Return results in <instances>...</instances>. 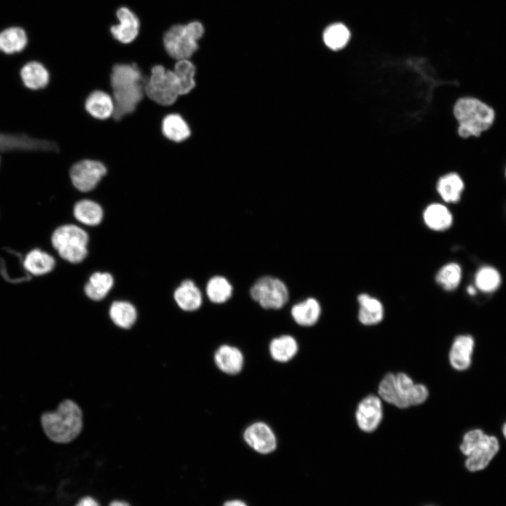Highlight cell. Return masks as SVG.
Returning a JSON list of instances; mask_svg holds the SVG:
<instances>
[{"label": "cell", "mask_w": 506, "mask_h": 506, "mask_svg": "<svg viewBox=\"0 0 506 506\" xmlns=\"http://www.w3.org/2000/svg\"><path fill=\"white\" fill-rule=\"evenodd\" d=\"M148 76L136 63H118L112 66L110 93L115 103L112 117L115 121L133 114L145 98V85Z\"/></svg>", "instance_id": "6da1fadb"}, {"label": "cell", "mask_w": 506, "mask_h": 506, "mask_svg": "<svg viewBox=\"0 0 506 506\" xmlns=\"http://www.w3.org/2000/svg\"><path fill=\"white\" fill-rule=\"evenodd\" d=\"M452 115L456 124V134L462 140L481 138L493 127L497 119L495 108L473 95L456 98L452 106Z\"/></svg>", "instance_id": "7a4b0ae2"}, {"label": "cell", "mask_w": 506, "mask_h": 506, "mask_svg": "<svg viewBox=\"0 0 506 506\" xmlns=\"http://www.w3.org/2000/svg\"><path fill=\"white\" fill-rule=\"evenodd\" d=\"M377 395L389 404L397 408L406 409L422 405L428 398L427 386L416 383L406 372H388L380 380Z\"/></svg>", "instance_id": "3957f363"}, {"label": "cell", "mask_w": 506, "mask_h": 506, "mask_svg": "<svg viewBox=\"0 0 506 506\" xmlns=\"http://www.w3.org/2000/svg\"><path fill=\"white\" fill-rule=\"evenodd\" d=\"M41 422L50 440L65 443L79 434L82 429V413L76 403L67 399L60 403L56 411L44 413Z\"/></svg>", "instance_id": "277c9868"}, {"label": "cell", "mask_w": 506, "mask_h": 506, "mask_svg": "<svg viewBox=\"0 0 506 506\" xmlns=\"http://www.w3.org/2000/svg\"><path fill=\"white\" fill-rule=\"evenodd\" d=\"M145 98L154 103L170 108L181 96L179 81L171 68L157 64L150 71L145 85Z\"/></svg>", "instance_id": "5b68a950"}, {"label": "cell", "mask_w": 506, "mask_h": 506, "mask_svg": "<svg viewBox=\"0 0 506 506\" xmlns=\"http://www.w3.org/2000/svg\"><path fill=\"white\" fill-rule=\"evenodd\" d=\"M461 452L467 458L465 467L472 472L485 469L499 450L498 439L480 429L467 432L460 446Z\"/></svg>", "instance_id": "8992f818"}, {"label": "cell", "mask_w": 506, "mask_h": 506, "mask_svg": "<svg viewBox=\"0 0 506 506\" xmlns=\"http://www.w3.org/2000/svg\"><path fill=\"white\" fill-rule=\"evenodd\" d=\"M204 34L203 25L197 21L175 25L163 36L164 48L174 60L190 59L198 48L197 41Z\"/></svg>", "instance_id": "52a82bcc"}, {"label": "cell", "mask_w": 506, "mask_h": 506, "mask_svg": "<svg viewBox=\"0 0 506 506\" xmlns=\"http://www.w3.org/2000/svg\"><path fill=\"white\" fill-rule=\"evenodd\" d=\"M89 235L82 228L73 225H63L52 234L51 243L59 256L72 264L83 261L87 254Z\"/></svg>", "instance_id": "ba28073f"}, {"label": "cell", "mask_w": 506, "mask_h": 506, "mask_svg": "<svg viewBox=\"0 0 506 506\" xmlns=\"http://www.w3.org/2000/svg\"><path fill=\"white\" fill-rule=\"evenodd\" d=\"M108 172V167L103 162L86 158L71 166L69 178L76 190L82 193H88L97 187Z\"/></svg>", "instance_id": "9c48e42d"}, {"label": "cell", "mask_w": 506, "mask_h": 506, "mask_svg": "<svg viewBox=\"0 0 506 506\" xmlns=\"http://www.w3.org/2000/svg\"><path fill=\"white\" fill-rule=\"evenodd\" d=\"M250 295L261 307L266 309H281L289 298L285 284L271 276L259 278L252 286Z\"/></svg>", "instance_id": "30bf717a"}, {"label": "cell", "mask_w": 506, "mask_h": 506, "mask_svg": "<svg viewBox=\"0 0 506 506\" xmlns=\"http://www.w3.org/2000/svg\"><path fill=\"white\" fill-rule=\"evenodd\" d=\"M384 416L382 400L378 395L368 394L358 403L355 411L356 423L365 433L375 432Z\"/></svg>", "instance_id": "8fae6325"}, {"label": "cell", "mask_w": 506, "mask_h": 506, "mask_svg": "<svg viewBox=\"0 0 506 506\" xmlns=\"http://www.w3.org/2000/svg\"><path fill=\"white\" fill-rule=\"evenodd\" d=\"M246 443L261 454H269L277 446L275 433L266 423L256 422L249 425L243 432Z\"/></svg>", "instance_id": "7c38bea8"}, {"label": "cell", "mask_w": 506, "mask_h": 506, "mask_svg": "<svg viewBox=\"0 0 506 506\" xmlns=\"http://www.w3.org/2000/svg\"><path fill=\"white\" fill-rule=\"evenodd\" d=\"M119 24L110 28L113 38L123 44L133 42L139 33L140 22L138 17L129 8L121 7L117 11Z\"/></svg>", "instance_id": "4fadbf2b"}, {"label": "cell", "mask_w": 506, "mask_h": 506, "mask_svg": "<svg viewBox=\"0 0 506 506\" xmlns=\"http://www.w3.org/2000/svg\"><path fill=\"white\" fill-rule=\"evenodd\" d=\"M84 106L90 117L99 121L111 119L115 111V103L111 94L100 89L91 91L86 96Z\"/></svg>", "instance_id": "5bb4252c"}, {"label": "cell", "mask_w": 506, "mask_h": 506, "mask_svg": "<svg viewBox=\"0 0 506 506\" xmlns=\"http://www.w3.org/2000/svg\"><path fill=\"white\" fill-rule=\"evenodd\" d=\"M436 188L441 199L447 203H458L465 189L461 174L455 171H448L437 180Z\"/></svg>", "instance_id": "9a60e30c"}, {"label": "cell", "mask_w": 506, "mask_h": 506, "mask_svg": "<svg viewBox=\"0 0 506 506\" xmlns=\"http://www.w3.org/2000/svg\"><path fill=\"white\" fill-rule=\"evenodd\" d=\"M214 363L223 372L235 375L240 373L244 365V356L237 347L223 344L214 353Z\"/></svg>", "instance_id": "2e32d148"}, {"label": "cell", "mask_w": 506, "mask_h": 506, "mask_svg": "<svg viewBox=\"0 0 506 506\" xmlns=\"http://www.w3.org/2000/svg\"><path fill=\"white\" fill-rule=\"evenodd\" d=\"M161 132L167 140L174 143L186 141L191 133L186 121L176 112H169L164 116L161 122Z\"/></svg>", "instance_id": "e0dca14e"}, {"label": "cell", "mask_w": 506, "mask_h": 506, "mask_svg": "<svg viewBox=\"0 0 506 506\" xmlns=\"http://www.w3.org/2000/svg\"><path fill=\"white\" fill-rule=\"evenodd\" d=\"M474 348V339L467 335L456 337L449 351V361L451 366L457 370H465L471 364V357Z\"/></svg>", "instance_id": "ac0fdd59"}, {"label": "cell", "mask_w": 506, "mask_h": 506, "mask_svg": "<svg viewBox=\"0 0 506 506\" xmlns=\"http://www.w3.org/2000/svg\"><path fill=\"white\" fill-rule=\"evenodd\" d=\"M359 306L358 319L365 326L375 325L384 318V307L382 302L366 293L360 294L357 298Z\"/></svg>", "instance_id": "d6986e66"}, {"label": "cell", "mask_w": 506, "mask_h": 506, "mask_svg": "<svg viewBox=\"0 0 506 506\" xmlns=\"http://www.w3.org/2000/svg\"><path fill=\"white\" fill-rule=\"evenodd\" d=\"M20 77L23 84L31 90L46 88L51 82V74L40 62L30 61L20 70Z\"/></svg>", "instance_id": "ffe728a7"}, {"label": "cell", "mask_w": 506, "mask_h": 506, "mask_svg": "<svg viewBox=\"0 0 506 506\" xmlns=\"http://www.w3.org/2000/svg\"><path fill=\"white\" fill-rule=\"evenodd\" d=\"M423 221L431 230L443 231L453 224V217L448 208L441 203L429 204L424 210Z\"/></svg>", "instance_id": "44dd1931"}, {"label": "cell", "mask_w": 506, "mask_h": 506, "mask_svg": "<svg viewBox=\"0 0 506 506\" xmlns=\"http://www.w3.org/2000/svg\"><path fill=\"white\" fill-rule=\"evenodd\" d=\"M174 300L183 311H193L202 304V294L198 287L190 280H185L175 290Z\"/></svg>", "instance_id": "7402d4cb"}, {"label": "cell", "mask_w": 506, "mask_h": 506, "mask_svg": "<svg viewBox=\"0 0 506 506\" xmlns=\"http://www.w3.org/2000/svg\"><path fill=\"white\" fill-rule=\"evenodd\" d=\"M320 314V303L314 298H308L297 303L291 309L292 318L301 326L314 325L318 321Z\"/></svg>", "instance_id": "603a6c76"}, {"label": "cell", "mask_w": 506, "mask_h": 506, "mask_svg": "<svg viewBox=\"0 0 506 506\" xmlns=\"http://www.w3.org/2000/svg\"><path fill=\"white\" fill-rule=\"evenodd\" d=\"M299 345L297 340L290 335H285L275 337L269 344L271 358L279 363H287L297 353Z\"/></svg>", "instance_id": "cb8c5ba5"}, {"label": "cell", "mask_w": 506, "mask_h": 506, "mask_svg": "<svg viewBox=\"0 0 506 506\" xmlns=\"http://www.w3.org/2000/svg\"><path fill=\"white\" fill-rule=\"evenodd\" d=\"M114 285L112 275L107 272L93 273L84 286V292L88 298L93 301L103 299Z\"/></svg>", "instance_id": "d4e9b609"}, {"label": "cell", "mask_w": 506, "mask_h": 506, "mask_svg": "<svg viewBox=\"0 0 506 506\" xmlns=\"http://www.w3.org/2000/svg\"><path fill=\"white\" fill-rule=\"evenodd\" d=\"M73 214L80 223L86 226H97L103 220L102 207L95 201L88 199L79 200L74 205Z\"/></svg>", "instance_id": "484cf974"}, {"label": "cell", "mask_w": 506, "mask_h": 506, "mask_svg": "<svg viewBox=\"0 0 506 506\" xmlns=\"http://www.w3.org/2000/svg\"><path fill=\"white\" fill-rule=\"evenodd\" d=\"M23 265L27 272L34 275H41L51 272L54 268L56 261L48 253L35 249L26 255Z\"/></svg>", "instance_id": "4316f807"}, {"label": "cell", "mask_w": 506, "mask_h": 506, "mask_svg": "<svg viewBox=\"0 0 506 506\" xmlns=\"http://www.w3.org/2000/svg\"><path fill=\"white\" fill-rule=\"evenodd\" d=\"M27 44V36L21 27H11L0 32V51L4 53L20 52Z\"/></svg>", "instance_id": "83f0119b"}, {"label": "cell", "mask_w": 506, "mask_h": 506, "mask_svg": "<svg viewBox=\"0 0 506 506\" xmlns=\"http://www.w3.org/2000/svg\"><path fill=\"white\" fill-rule=\"evenodd\" d=\"M502 277L495 267L486 265L480 267L474 275V287L484 293L495 292L500 286Z\"/></svg>", "instance_id": "f1b7e54d"}, {"label": "cell", "mask_w": 506, "mask_h": 506, "mask_svg": "<svg viewBox=\"0 0 506 506\" xmlns=\"http://www.w3.org/2000/svg\"><path fill=\"white\" fill-rule=\"evenodd\" d=\"M109 315L112 322L117 326L129 329L136 322L137 313L133 304L125 301H115L112 303Z\"/></svg>", "instance_id": "f546056e"}, {"label": "cell", "mask_w": 506, "mask_h": 506, "mask_svg": "<svg viewBox=\"0 0 506 506\" xmlns=\"http://www.w3.org/2000/svg\"><path fill=\"white\" fill-rule=\"evenodd\" d=\"M181 86V96L188 94L196 85V67L190 59L177 60L172 68Z\"/></svg>", "instance_id": "4dcf8cb0"}, {"label": "cell", "mask_w": 506, "mask_h": 506, "mask_svg": "<svg viewBox=\"0 0 506 506\" xmlns=\"http://www.w3.org/2000/svg\"><path fill=\"white\" fill-rule=\"evenodd\" d=\"M462 275L461 266L455 262H450L439 269L436 281L443 290L453 291L460 285Z\"/></svg>", "instance_id": "1f68e13d"}, {"label": "cell", "mask_w": 506, "mask_h": 506, "mask_svg": "<svg viewBox=\"0 0 506 506\" xmlns=\"http://www.w3.org/2000/svg\"><path fill=\"white\" fill-rule=\"evenodd\" d=\"M323 39L325 44L330 49L338 51L348 44L350 32L344 25L335 23L326 27L323 32Z\"/></svg>", "instance_id": "d6a6232c"}, {"label": "cell", "mask_w": 506, "mask_h": 506, "mask_svg": "<svg viewBox=\"0 0 506 506\" xmlns=\"http://www.w3.org/2000/svg\"><path fill=\"white\" fill-rule=\"evenodd\" d=\"M231 283L222 276H214L207 283L206 292L213 303L221 304L226 301L232 294Z\"/></svg>", "instance_id": "836d02e7"}, {"label": "cell", "mask_w": 506, "mask_h": 506, "mask_svg": "<svg viewBox=\"0 0 506 506\" xmlns=\"http://www.w3.org/2000/svg\"><path fill=\"white\" fill-rule=\"evenodd\" d=\"M76 506H100L98 503L90 497L82 499Z\"/></svg>", "instance_id": "e575fe53"}, {"label": "cell", "mask_w": 506, "mask_h": 506, "mask_svg": "<svg viewBox=\"0 0 506 506\" xmlns=\"http://www.w3.org/2000/svg\"><path fill=\"white\" fill-rule=\"evenodd\" d=\"M223 506H247L243 501L233 500L226 501Z\"/></svg>", "instance_id": "d590c367"}, {"label": "cell", "mask_w": 506, "mask_h": 506, "mask_svg": "<svg viewBox=\"0 0 506 506\" xmlns=\"http://www.w3.org/2000/svg\"><path fill=\"white\" fill-rule=\"evenodd\" d=\"M110 506H130V505H129V504H127L126 502H124L115 501V502H112L110 505Z\"/></svg>", "instance_id": "8d00e7d4"}, {"label": "cell", "mask_w": 506, "mask_h": 506, "mask_svg": "<svg viewBox=\"0 0 506 506\" xmlns=\"http://www.w3.org/2000/svg\"><path fill=\"white\" fill-rule=\"evenodd\" d=\"M476 287L474 286H469L467 287V292L470 295H474L476 294Z\"/></svg>", "instance_id": "74e56055"}, {"label": "cell", "mask_w": 506, "mask_h": 506, "mask_svg": "<svg viewBox=\"0 0 506 506\" xmlns=\"http://www.w3.org/2000/svg\"><path fill=\"white\" fill-rule=\"evenodd\" d=\"M502 175H503V177H504L505 180L506 181V162H505V164H504V167H503Z\"/></svg>", "instance_id": "f35d334b"}, {"label": "cell", "mask_w": 506, "mask_h": 506, "mask_svg": "<svg viewBox=\"0 0 506 506\" xmlns=\"http://www.w3.org/2000/svg\"><path fill=\"white\" fill-rule=\"evenodd\" d=\"M502 432H503V434H504L505 437L506 438V422L505 423V424L503 426Z\"/></svg>", "instance_id": "ab89813d"}]
</instances>
